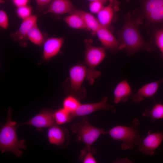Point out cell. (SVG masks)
<instances>
[{"label":"cell","mask_w":163,"mask_h":163,"mask_svg":"<svg viewBox=\"0 0 163 163\" xmlns=\"http://www.w3.org/2000/svg\"><path fill=\"white\" fill-rule=\"evenodd\" d=\"M142 18H134L128 13L125 16L123 27L117 32L120 43V50H125L128 56L140 51L146 50L151 52L155 48L146 42L142 37L139 26L142 23Z\"/></svg>","instance_id":"cell-1"},{"label":"cell","mask_w":163,"mask_h":163,"mask_svg":"<svg viewBox=\"0 0 163 163\" xmlns=\"http://www.w3.org/2000/svg\"><path fill=\"white\" fill-rule=\"evenodd\" d=\"M18 126L17 122L12 120L11 110L9 109L6 117V122L0 129V150L2 153L11 152L17 157L23 154L22 149H25V140L18 139L16 129Z\"/></svg>","instance_id":"cell-2"},{"label":"cell","mask_w":163,"mask_h":163,"mask_svg":"<svg viewBox=\"0 0 163 163\" xmlns=\"http://www.w3.org/2000/svg\"><path fill=\"white\" fill-rule=\"evenodd\" d=\"M140 124L139 120L135 118L129 126L117 125L107 131L106 133L113 140L121 142L122 150H132L134 145H139L142 139L139 135Z\"/></svg>","instance_id":"cell-3"},{"label":"cell","mask_w":163,"mask_h":163,"mask_svg":"<svg viewBox=\"0 0 163 163\" xmlns=\"http://www.w3.org/2000/svg\"><path fill=\"white\" fill-rule=\"evenodd\" d=\"M92 42L91 39L85 40L84 63L86 68V79L91 85L94 84L95 79L101 76V72L97 70L96 68L106 55L105 49L103 47L93 46Z\"/></svg>","instance_id":"cell-4"},{"label":"cell","mask_w":163,"mask_h":163,"mask_svg":"<svg viewBox=\"0 0 163 163\" xmlns=\"http://www.w3.org/2000/svg\"><path fill=\"white\" fill-rule=\"evenodd\" d=\"M86 74L85 65L78 64L70 68L66 91L68 95H72L79 100L85 97L87 91L83 84Z\"/></svg>","instance_id":"cell-5"},{"label":"cell","mask_w":163,"mask_h":163,"mask_svg":"<svg viewBox=\"0 0 163 163\" xmlns=\"http://www.w3.org/2000/svg\"><path fill=\"white\" fill-rule=\"evenodd\" d=\"M76 134L77 140L82 142L86 147L90 148L101 135L106 132L102 128L95 127L91 125L87 118H84L78 123L73 124L71 128Z\"/></svg>","instance_id":"cell-6"},{"label":"cell","mask_w":163,"mask_h":163,"mask_svg":"<svg viewBox=\"0 0 163 163\" xmlns=\"http://www.w3.org/2000/svg\"><path fill=\"white\" fill-rule=\"evenodd\" d=\"M108 97H104L99 102L92 103L81 104L74 112L70 113L72 120L77 117L83 116L99 110H110L116 112L115 107L107 103Z\"/></svg>","instance_id":"cell-7"},{"label":"cell","mask_w":163,"mask_h":163,"mask_svg":"<svg viewBox=\"0 0 163 163\" xmlns=\"http://www.w3.org/2000/svg\"><path fill=\"white\" fill-rule=\"evenodd\" d=\"M163 140V131L151 132L142 139L138 145L139 151L142 153L152 155L154 154L156 150L159 146Z\"/></svg>","instance_id":"cell-8"},{"label":"cell","mask_w":163,"mask_h":163,"mask_svg":"<svg viewBox=\"0 0 163 163\" xmlns=\"http://www.w3.org/2000/svg\"><path fill=\"white\" fill-rule=\"evenodd\" d=\"M68 130L56 124L49 127L47 137L49 142L61 147H66L69 142Z\"/></svg>","instance_id":"cell-9"},{"label":"cell","mask_w":163,"mask_h":163,"mask_svg":"<svg viewBox=\"0 0 163 163\" xmlns=\"http://www.w3.org/2000/svg\"><path fill=\"white\" fill-rule=\"evenodd\" d=\"M95 35L105 49L109 50L113 53L117 52L120 50V42L109 28L101 25L97 31Z\"/></svg>","instance_id":"cell-10"},{"label":"cell","mask_w":163,"mask_h":163,"mask_svg":"<svg viewBox=\"0 0 163 163\" xmlns=\"http://www.w3.org/2000/svg\"><path fill=\"white\" fill-rule=\"evenodd\" d=\"M53 112L50 110H43L29 120L18 125H28L39 129L49 128L56 124L53 116Z\"/></svg>","instance_id":"cell-11"},{"label":"cell","mask_w":163,"mask_h":163,"mask_svg":"<svg viewBox=\"0 0 163 163\" xmlns=\"http://www.w3.org/2000/svg\"><path fill=\"white\" fill-rule=\"evenodd\" d=\"M62 37H51L45 40L43 44V58L48 60L56 56L59 52L64 43Z\"/></svg>","instance_id":"cell-12"},{"label":"cell","mask_w":163,"mask_h":163,"mask_svg":"<svg viewBox=\"0 0 163 163\" xmlns=\"http://www.w3.org/2000/svg\"><path fill=\"white\" fill-rule=\"evenodd\" d=\"M162 83H163V78L144 85L140 88L135 94L132 95L131 98L133 101L136 103H139L146 98L154 96Z\"/></svg>","instance_id":"cell-13"},{"label":"cell","mask_w":163,"mask_h":163,"mask_svg":"<svg viewBox=\"0 0 163 163\" xmlns=\"http://www.w3.org/2000/svg\"><path fill=\"white\" fill-rule=\"evenodd\" d=\"M37 17L36 14L31 15L23 20L18 30L10 35L14 40L18 41H23L27 40V36L30 30L37 25Z\"/></svg>","instance_id":"cell-14"},{"label":"cell","mask_w":163,"mask_h":163,"mask_svg":"<svg viewBox=\"0 0 163 163\" xmlns=\"http://www.w3.org/2000/svg\"><path fill=\"white\" fill-rule=\"evenodd\" d=\"M75 8L69 0H52L44 14L51 13L57 15L71 14Z\"/></svg>","instance_id":"cell-15"},{"label":"cell","mask_w":163,"mask_h":163,"mask_svg":"<svg viewBox=\"0 0 163 163\" xmlns=\"http://www.w3.org/2000/svg\"><path fill=\"white\" fill-rule=\"evenodd\" d=\"M132 95L130 85L126 80H123L119 82L114 89V102L116 104L125 102L131 98Z\"/></svg>","instance_id":"cell-16"},{"label":"cell","mask_w":163,"mask_h":163,"mask_svg":"<svg viewBox=\"0 0 163 163\" xmlns=\"http://www.w3.org/2000/svg\"><path fill=\"white\" fill-rule=\"evenodd\" d=\"M116 11L114 5L111 2L107 6H104L97 14V19L100 24L109 28Z\"/></svg>","instance_id":"cell-17"},{"label":"cell","mask_w":163,"mask_h":163,"mask_svg":"<svg viewBox=\"0 0 163 163\" xmlns=\"http://www.w3.org/2000/svg\"><path fill=\"white\" fill-rule=\"evenodd\" d=\"M73 12H75L79 14L85 23L88 30L91 31L93 35H95L97 31L101 26L97 18H96L91 13L78 10L76 8H75L72 13Z\"/></svg>","instance_id":"cell-18"},{"label":"cell","mask_w":163,"mask_h":163,"mask_svg":"<svg viewBox=\"0 0 163 163\" xmlns=\"http://www.w3.org/2000/svg\"><path fill=\"white\" fill-rule=\"evenodd\" d=\"M64 22L70 27L77 29L88 30L82 17L78 14L73 12L62 18Z\"/></svg>","instance_id":"cell-19"},{"label":"cell","mask_w":163,"mask_h":163,"mask_svg":"<svg viewBox=\"0 0 163 163\" xmlns=\"http://www.w3.org/2000/svg\"><path fill=\"white\" fill-rule=\"evenodd\" d=\"M142 116L149 117L152 122L156 120L163 119V104L156 103L151 109H145Z\"/></svg>","instance_id":"cell-20"},{"label":"cell","mask_w":163,"mask_h":163,"mask_svg":"<svg viewBox=\"0 0 163 163\" xmlns=\"http://www.w3.org/2000/svg\"><path fill=\"white\" fill-rule=\"evenodd\" d=\"M27 40L34 44L41 46L44 42L43 35L37 27V25L32 27L29 31Z\"/></svg>","instance_id":"cell-21"},{"label":"cell","mask_w":163,"mask_h":163,"mask_svg":"<svg viewBox=\"0 0 163 163\" xmlns=\"http://www.w3.org/2000/svg\"><path fill=\"white\" fill-rule=\"evenodd\" d=\"M148 22L151 25H159L163 22V6L145 15Z\"/></svg>","instance_id":"cell-22"},{"label":"cell","mask_w":163,"mask_h":163,"mask_svg":"<svg viewBox=\"0 0 163 163\" xmlns=\"http://www.w3.org/2000/svg\"><path fill=\"white\" fill-rule=\"evenodd\" d=\"M53 116L56 123L58 125L65 124L72 120L70 113L63 107L54 111Z\"/></svg>","instance_id":"cell-23"},{"label":"cell","mask_w":163,"mask_h":163,"mask_svg":"<svg viewBox=\"0 0 163 163\" xmlns=\"http://www.w3.org/2000/svg\"><path fill=\"white\" fill-rule=\"evenodd\" d=\"M75 97L72 95H68L62 102L63 107L70 113L74 112L81 104Z\"/></svg>","instance_id":"cell-24"},{"label":"cell","mask_w":163,"mask_h":163,"mask_svg":"<svg viewBox=\"0 0 163 163\" xmlns=\"http://www.w3.org/2000/svg\"><path fill=\"white\" fill-rule=\"evenodd\" d=\"M96 153V151L94 149L86 147L81 150L79 158L83 163H96L97 161L93 156Z\"/></svg>","instance_id":"cell-25"},{"label":"cell","mask_w":163,"mask_h":163,"mask_svg":"<svg viewBox=\"0 0 163 163\" xmlns=\"http://www.w3.org/2000/svg\"><path fill=\"white\" fill-rule=\"evenodd\" d=\"M163 6V0H145L143 5L144 15L149 13Z\"/></svg>","instance_id":"cell-26"},{"label":"cell","mask_w":163,"mask_h":163,"mask_svg":"<svg viewBox=\"0 0 163 163\" xmlns=\"http://www.w3.org/2000/svg\"><path fill=\"white\" fill-rule=\"evenodd\" d=\"M159 25H161L160 27L155 31L154 39L155 44L161 53L163 59V22Z\"/></svg>","instance_id":"cell-27"},{"label":"cell","mask_w":163,"mask_h":163,"mask_svg":"<svg viewBox=\"0 0 163 163\" xmlns=\"http://www.w3.org/2000/svg\"><path fill=\"white\" fill-rule=\"evenodd\" d=\"M16 12L18 16L23 20L31 15L32 9L30 7L27 5L17 7Z\"/></svg>","instance_id":"cell-28"},{"label":"cell","mask_w":163,"mask_h":163,"mask_svg":"<svg viewBox=\"0 0 163 163\" xmlns=\"http://www.w3.org/2000/svg\"><path fill=\"white\" fill-rule=\"evenodd\" d=\"M104 4L98 1H91L89 8L90 11L94 14H97L104 7Z\"/></svg>","instance_id":"cell-29"},{"label":"cell","mask_w":163,"mask_h":163,"mask_svg":"<svg viewBox=\"0 0 163 163\" xmlns=\"http://www.w3.org/2000/svg\"><path fill=\"white\" fill-rule=\"evenodd\" d=\"M9 26V20L7 14L3 10H0V26L4 29H7Z\"/></svg>","instance_id":"cell-30"},{"label":"cell","mask_w":163,"mask_h":163,"mask_svg":"<svg viewBox=\"0 0 163 163\" xmlns=\"http://www.w3.org/2000/svg\"><path fill=\"white\" fill-rule=\"evenodd\" d=\"M90 1H98L102 2L104 4L107 3L108 2H111L113 4L114 8L116 11H117L119 9V3L117 0H88Z\"/></svg>","instance_id":"cell-31"},{"label":"cell","mask_w":163,"mask_h":163,"mask_svg":"<svg viewBox=\"0 0 163 163\" xmlns=\"http://www.w3.org/2000/svg\"><path fill=\"white\" fill-rule=\"evenodd\" d=\"M14 5L17 7H20L27 5L29 0H13Z\"/></svg>","instance_id":"cell-32"},{"label":"cell","mask_w":163,"mask_h":163,"mask_svg":"<svg viewBox=\"0 0 163 163\" xmlns=\"http://www.w3.org/2000/svg\"><path fill=\"white\" fill-rule=\"evenodd\" d=\"M52 0H35L36 4L39 7H42L50 3Z\"/></svg>","instance_id":"cell-33"},{"label":"cell","mask_w":163,"mask_h":163,"mask_svg":"<svg viewBox=\"0 0 163 163\" xmlns=\"http://www.w3.org/2000/svg\"><path fill=\"white\" fill-rule=\"evenodd\" d=\"M114 162L115 163H132V161L128 159L119 158L116 160Z\"/></svg>","instance_id":"cell-34"},{"label":"cell","mask_w":163,"mask_h":163,"mask_svg":"<svg viewBox=\"0 0 163 163\" xmlns=\"http://www.w3.org/2000/svg\"><path fill=\"white\" fill-rule=\"evenodd\" d=\"M128 2L130 0H126Z\"/></svg>","instance_id":"cell-35"},{"label":"cell","mask_w":163,"mask_h":163,"mask_svg":"<svg viewBox=\"0 0 163 163\" xmlns=\"http://www.w3.org/2000/svg\"></svg>","instance_id":"cell-36"}]
</instances>
